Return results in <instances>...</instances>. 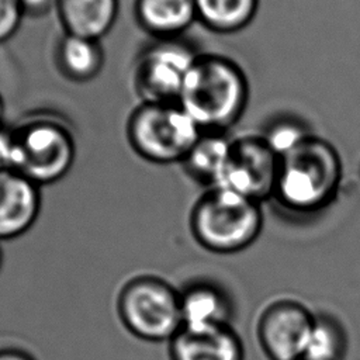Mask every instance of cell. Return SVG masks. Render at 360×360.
<instances>
[{
  "instance_id": "1",
  "label": "cell",
  "mask_w": 360,
  "mask_h": 360,
  "mask_svg": "<svg viewBox=\"0 0 360 360\" xmlns=\"http://www.w3.org/2000/svg\"><path fill=\"white\" fill-rule=\"evenodd\" d=\"M248 100V77L233 59L198 53L177 101L202 131L225 132L242 117Z\"/></svg>"
},
{
  "instance_id": "2",
  "label": "cell",
  "mask_w": 360,
  "mask_h": 360,
  "mask_svg": "<svg viewBox=\"0 0 360 360\" xmlns=\"http://www.w3.org/2000/svg\"><path fill=\"white\" fill-rule=\"evenodd\" d=\"M342 174V159L336 148L311 134L280 158L273 197L291 212L315 214L335 200Z\"/></svg>"
},
{
  "instance_id": "3",
  "label": "cell",
  "mask_w": 360,
  "mask_h": 360,
  "mask_svg": "<svg viewBox=\"0 0 360 360\" xmlns=\"http://www.w3.org/2000/svg\"><path fill=\"white\" fill-rule=\"evenodd\" d=\"M262 202L212 186L194 202L190 229L205 250L232 255L248 249L263 229Z\"/></svg>"
},
{
  "instance_id": "4",
  "label": "cell",
  "mask_w": 360,
  "mask_h": 360,
  "mask_svg": "<svg viewBox=\"0 0 360 360\" xmlns=\"http://www.w3.org/2000/svg\"><path fill=\"white\" fill-rule=\"evenodd\" d=\"M11 167L39 187L62 180L76 158L69 127L52 115L27 117L10 128Z\"/></svg>"
},
{
  "instance_id": "5",
  "label": "cell",
  "mask_w": 360,
  "mask_h": 360,
  "mask_svg": "<svg viewBox=\"0 0 360 360\" xmlns=\"http://www.w3.org/2000/svg\"><path fill=\"white\" fill-rule=\"evenodd\" d=\"M202 129L179 101H141L127 121V139L146 162H183Z\"/></svg>"
},
{
  "instance_id": "6",
  "label": "cell",
  "mask_w": 360,
  "mask_h": 360,
  "mask_svg": "<svg viewBox=\"0 0 360 360\" xmlns=\"http://www.w3.org/2000/svg\"><path fill=\"white\" fill-rule=\"evenodd\" d=\"M117 314L124 328L145 342H170L181 329L179 290L152 274L124 283L117 297Z\"/></svg>"
},
{
  "instance_id": "7",
  "label": "cell",
  "mask_w": 360,
  "mask_h": 360,
  "mask_svg": "<svg viewBox=\"0 0 360 360\" xmlns=\"http://www.w3.org/2000/svg\"><path fill=\"white\" fill-rule=\"evenodd\" d=\"M198 52L179 38H160L138 55L134 84L142 101H177Z\"/></svg>"
},
{
  "instance_id": "8",
  "label": "cell",
  "mask_w": 360,
  "mask_h": 360,
  "mask_svg": "<svg viewBox=\"0 0 360 360\" xmlns=\"http://www.w3.org/2000/svg\"><path fill=\"white\" fill-rule=\"evenodd\" d=\"M278 165L280 158L262 134H245L232 138L215 186L262 202L274 194Z\"/></svg>"
},
{
  "instance_id": "9",
  "label": "cell",
  "mask_w": 360,
  "mask_h": 360,
  "mask_svg": "<svg viewBox=\"0 0 360 360\" xmlns=\"http://www.w3.org/2000/svg\"><path fill=\"white\" fill-rule=\"evenodd\" d=\"M314 315L292 298L269 302L257 318L256 336L269 360H302Z\"/></svg>"
},
{
  "instance_id": "10",
  "label": "cell",
  "mask_w": 360,
  "mask_h": 360,
  "mask_svg": "<svg viewBox=\"0 0 360 360\" xmlns=\"http://www.w3.org/2000/svg\"><path fill=\"white\" fill-rule=\"evenodd\" d=\"M41 187L13 169L0 173V242L22 236L41 211Z\"/></svg>"
},
{
  "instance_id": "11",
  "label": "cell",
  "mask_w": 360,
  "mask_h": 360,
  "mask_svg": "<svg viewBox=\"0 0 360 360\" xmlns=\"http://www.w3.org/2000/svg\"><path fill=\"white\" fill-rule=\"evenodd\" d=\"M179 295L181 328L200 330L231 326L233 304L218 283L207 278L193 280L179 290Z\"/></svg>"
},
{
  "instance_id": "12",
  "label": "cell",
  "mask_w": 360,
  "mask_h": 360,
  "mask_svg": "<svg viewBox=\"0 0 360 360\" xmlns=\"http://www.w3.org/2000/svg\"><path fill=\"white\" fill-rule=\"evenodd\" d=\"M170 360H245L240 336L231 326L184 329L169 342Z\"/></svg>"
},
{
  "instance_id": "13",
  "label": "cell",
  "mask_w": 360,
  "mask_h": 360,
  "mask_svg": "<svg viewBox=\"0 0 360 360\" xmlns=\"http://www.w3.org/2000/svg\"><path fill=\"white\" fill-rule=\"evenodd\" d=\"M55 11L65 34L100 41L117 21L120 0H58Z\"/></svg>"
},
{
  "instance_id": "14",
  "label": "cell",
  "mask_w": 360,
  "mask_h": 360,
  "mask_svg": "<svg viewBox=\"0 0 360 360\" xmlns=\"http://www.w3.org/2000/svg\"><path fill=\"white\" fill-rule=\"evenodd\" d=\"M134 14L153 39L179 38L197 21L195 0H135Z\"/></svg>"
},
{
  "instance_id": "15",
  "label": "cell",
  "mask_w": 360,
  "mask_h": 360,
  "mask_svg": "<svg viewBox=\"0 0 360 360\" xmlns=\"http://www.w3.org/2000/svg\"><path fill=\"white\" fill-rule=\"evenodd\" d=\"M59 73L73 83L96 79L104 66V49L97 39L63 34L55 51Z\"/></svg>"
},
{
  "instance_id": "16",
  "label": "cell",
  "mask_w": 360,
  "mask_h": 360,
  "mask_svg": "<svg viewBox=\"0 0 360 360\" xmlns=\"http://www.w3.org/2000/svg\"><path fill=\"white\" fill-rule=\"evenodd\" d=\"M231 141L232 138L226 132L202 131L181 162L186 172L198 183L215 186L224 169Z\"/></svg>"
},
{
  "instance_id": "17",
  "label": "cell",
  "mask_w": 360,
  "mask_h": 360,
  "mask_svg": "<svg viewBox=\"0 0 360 360\" xmlns=\"http://www.w3.org/2000/svg\"><path fill=\"white\" fill-rule=\"evenodd\" d=\"M259 0H195L197 21L218 34H233L248 27Z\"/></svg>"
},
{
  "instance_id": "18",
  "label": "cell",
  "mask_w": 360,
  "mask_h": 360,
  "mask_svg": "<svg viewBox=\"0 0 360 360\" xmlns=\"http://www.w3.org/2000/svg\"><path fill=\"white\" fill-rule=\"evenodd\" d=\"M347 349L345 325L332 314L315 312L302 360H345Z\"/></svg>"
},
{
  "instance_id": "19",
  "label": "cell",
  "mask_w": 360,
  "mask_h": 360,
  "mask_svg": "<svg viewBox=\"0 0 360 360\" xmlns=\"http://www.w3.org/2000/svg\"><path fill=\"white\" fill-rule=\"evenodd\" d=\"M309 135L311 132L302 122H297L292 118H281L274 121L267 128V131L263 134V138L276 152V155L281 158L298 146Z\"/></svg>"
},
{
  "instance_id": "20",
  "label": "cell",
  "mask_w": 360,
  "mask_h": 360,
  "mask_svg": "<svg viewBox=\"0 0 360 360\" xmlns=\"http://www.w3.org/2000/svg\"><path fill=\"white\" fill-rule=\"evenodd\" d=\"M24 17L18 0H0V44L15 35Z\"/></svg>"
},
{
  "instance_id": "21",
  "label": "cell",
  "mask_w": 360,
  "mask_h": 360,
  "mask_svg": "<svg viewBox=\"0 0 360 360\" xmlns=\"http://www.w3.org/2000/svg\"><path fill=\"white\" fill-rule=\"evenodd\" d=\"M58 0H18L24 15L44 17L56 8Z\"/></svg>"
},
{
  "instance_id": "22",
  "label": "cell",
  "mask_w": 360,
  "mask_h": 360,
  "mask_svg": "<svg viewBox=\"0 0 360 360\" xmlns=\"http://www.w3.org/2000/svg\"><path fill=\"white\" fill-rule=\"evenodd\" d=\"M11 167L10 128H0V173Z\"/></svg>"
},
{
  "instance_id": "23",
  "label": "cell",
  "mask_w": 360,
  "mask_h": 360,
  "mask_svg": "<svg viewBox=\"0 0 360 360\" xmlns=\"http://www.w3.org/2000/svg\"><path fill=\"white\" fill-rule=\"evenodd\" d=\"M0 360H35V357L22 349L3 347L0 349Z\"/></svg>"
},
{
  "instance_id": "24",
  "label": "cell",
  "mask_w": 360,
  "mask_h": 360,
  "mask_svg": "<svg viewBox=\"0 0 360 360\" xmlns=\"http://www.w3.org/2000/svg\"><path fill=\"white\" fill-rule=\"evenodd\" d=\"M3 117H4V101L3 97L0 96V128H3Z\"/></svg>"
},
{
  "instance_id": "25",
  "label": "cell",
  "mask_w": 360,
  "mask_h": 360,
  "mask_svg": "<svg viewBox=\"0 0 360 360\" xmlns=\"http://www.w3.org/2000/svg\"><path fill=\"white\" fill-rule=\"evenodd\" d=\"M1 266H3V249L0 246V269H1Z\"/></svg>"
}]
</instances>
